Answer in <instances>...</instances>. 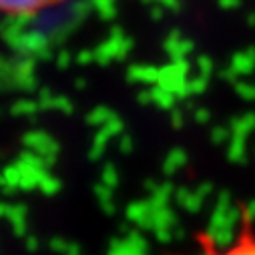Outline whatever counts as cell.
<instances>
[{
	"label": "cell",
	"instance_id": "2",
	"mask_svg": "<svg viewBox=\"0 0 255 255\" xmlns=\"http://www.w3.org/2000/svg\"><path fill=\"white\" fill-rule=\"evenodd\" d=\"M60 2H65V0H0V14L26 16L52 8Z\"/></svg>",
	"mask_w": 255,
	"mask_h": 255
},
{
	"label": "cell",
	"instance_id": "1",
	"mask_svg": "<svg viewBox=\"0 0 255 255\" xmlns=\"http://www.w3.org/2000/svg\"><path fill=\"white\" fill-rule=\"evenodd\" d=\"M197 247L199 251H195L193 255H255V225L249 211L247 209L241 211L237 233L229 243L221 245L215 241V237L207 233H199Z\"/></svg>",
	"mask_w": 255,
	"mask_h": 255
}]
</instances>
